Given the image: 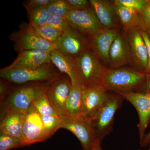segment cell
Segmentation results:
<instances>
[{"label": "cell", "mask_w": 150, "mask_h": 150, "mask_svg": "<svg viewBox=\"0 0 150 150\" xmlns=\"http://www.w3.org/2000/svg\"><path fill=\"white\" fill-rule=\"evenodd\" d=\"M146 79V74L127 68L108 69L105 71L102 85L108 91L116 93L141 91Z\"/></svg>", "instance_id": "6da1fadb"}, {"label": "cell", "mask_w": 150, "mask_h": 150, "mask_svg": "<svg viewBox=\"0 0 150 150\" xmlns=\"http://www.w3.org/2000/svg\"><path fill=\"white\" fill-rule=\"evenodd\" d=\"M61 117V128L71 131L80 142L83 150H91L99 140L90 120L83 114Z\"/></svg>", "instance_id": "7a4b0ae2"}, {"label": "cell", "mask_w": 150, "mask_h": 150, "mask_svg": "<svg viewBox=\"0 0 150 150\" xmlns=\"http://www.w3.org/2000/svg\"><path fill=\"white\" fill-rule=\"evenodd\" d=\"M83 87L102 85L106 67L100 62L91 48L76 58Z\"/></svg>", "instance_id": "3957f363"}, {"label": "cell", "mask_w": 150, "mask_h": 150, "mask_svg": "<svg viewBox=\"0 0 150 150\" xmlns=\"http://www.w3.org/2000/svg\"><path fill=\"white\" fill-rule=\"evenodd\" d=\"M122 98L118 94H109L100 110L90 120L92 126L101 142L112 131L114 116L122 104Z\"/></svg>", "instance_id": "277c9868"}, {"label": "cell", "mask_w": 150, "mask_h": 150, "mask_svg": "<svg viewBox=\"0 0 150 150\" xmlns=\"http://www.w3.org/2000/svg\"><path fill=\"white\" fill-rule=\"evenodd\" d=\"M45 86H25L16 89L1 103V116L11 110L25 113Z\"/></svg>", "instance_id": "5b68a950"}, {"label": "cell", "mask_w": 150, "mask_h": 150, "mask_svg": "<svg viewBox=\"0 0 150 150\" xmlns=\"http://www.w3.org/2000/svg\"><path fill=\"white\" fill-rule=\"evenodd\" d=\"M58 74L46 66L37 69H22L6 67L0 71V76L8 82L23 84L33 81L53 80Z\"/></svg>", "instance_id": "8992f818"}, {"label": "cell", "mask_w": 150, "mask_h": 150, "mask_svg": "<svg viewBox=\"0 0 150 150\" xmlns=\"http://www.w3.org/2000/svg\"><path fill=\"white\" fill-rule=\"evenodd\" d=\"M71 87L69 78L59 75L46 86V95L49 102L60 117L67 115L66 105Z\"/></svg>", "instance_id": "52a82bcc"}, {"label": "cell", "mask_w": 150, "mask_h": 150, "mask_svg": "<svg viewBox=\"0 0 150 150\" xmlns=\"http://www.w3.org/2000/svg\"><path fill=\"white\" fill-rule=\"evenodd\" d=\"M11 38L19 52L33 49L51 51L56 49L54 44L38 35L29 23L21 25L18 31L11 34Z\"/></svg>", "instance_id": "ba28073f"}, {"label": "cell", "mask_w": 150, "mask_h": 150, "mask_svg": "<svg viewBox=\"0 0 150 150\" xmlns=\"http://www.w3.org/2000/svg\"><path fill=\"white\" fill-rule=\"evenodd\" d=\"M49 138L44 129L41 115L32 104L25 113L22 137L23 146L43 142Z\"/></svg>", "instance_id": "9c48e42d"}, {"label": "cell", "mask_w": 150, "mask_h": 150, "mask_svg": "<svg viewBox=\"0 0 150 150\" xmlns=\"http://www.w3.org/2000/svg\"><path fill=\"white\" fill-rule=\"evenodd\" d=\"M66 18L72 28L90 39L103 28L93 8L85 10H71Z\"/></svg>", "instance_id": "30bf717a"}, {"label": "cell", "mask_w": 150, "mask_h": 150, "mask_svg": "<svg viewBox=\"0 0 150 150\" xmlns=\"http://www.w3.org/2000/svg\"><path fill=\"white\" fill-rule=\"evenodd\" d=\"M117 94L131 103L137 110L139 117V135L140 142H142L150 123V91Z\"/></svg>", "instance_id": "8fae6325"}, {"label": "cell", "mask_w": 150, "mask_h": 150, "mask_svg": "<svg viewBox=\"0 0 150 150\" xmlns=\"http://www.w3.org/2000/svg\"><path fill=\"white\" fill-rule=\"evenodd\" d=\"M55 46L63 54L75 59L91 48L90 42L71 27L63 33Z\"/></svg>", "instance_id": "7c38bea8"}, {"label": "cell", "mask_w": 150, "mask_h": 150, "mask_svg": "<svg viewBox=\"0 0 150 150\" xmlns=\"http://www.w3.org/2000/svg\"><path fill=\"white\" fill-rule=\"evenodd\" d=\"M103 85L83 88V114L90 120L95 116L106 101L109 93Z\"/></svg>", "instance_id": "4fadbf2b"}, {"label": "cell", "mask_w": 150, "mask_h": 150, "mask_svg": "<svg viewBox=\"0 0 150 150\" xmlns=\"http://www.w3.org/2000/svg\"><path fill=\"white\" fill-rule=\"evenodd\" d=\"M136 28L126 33L132 63L136 70L145 73L148 63L147 48L140 31Z\"/></svg>", "instance_id": "5bb4252c"}, {"label": "cell", "mask_w": 150, "mask_h": 150, "mask_svg": "<svg viewBox=\"0 0 150 150\" xmlns=\"http://www.w3.org/2000/svg\"><path fill=\"white\" fill-rule=\"evenodd\" d=\"M120 33L119 28H103L90 39L92 50L105 64H108L110 47Z\"/></svg>", "instance_id": "9a60e30c"}, {"label": "cell", "mask_w": 150, "mask_h": 150, "mask_svg": "<svg viewBox=\"0 0 150 150\" xmlns=\"http://www.w3.org/2000/svg\"><path fill=\"white\" fill-rule=\"evenodd\" d=\"M50 51L43 49H33L21 51L9 68L37 69L51 62Z\"/></svg>", "instance_id": "2e32d148"}, {"label": "cell", "mask_w": 150, "mask_h": 150, "mask_svg": "<svg viewBox=\"0 0 150 150\" xmlns=\"http://www.w3.org/2000/svg\"><path fill=\"white\" fill-rule=\"evenodd\" d=\"M132 63L126 35L120 33L112 43L109 53L110 69H117Z\"/></svg>", "instance_id": "e0dca14e"}, {"label": "cell", "mask_w": 150, "mask_h": 150, "mask_svg": "<svg viewBox=\"0 0 150 150\" xmlns=\"http://www.w3.org/2000/svg\"><path fill=\"white\" fill-rule=\"evenodd\" d=\"M51 62L62 73L66 74L72 84H78L83 87L76 59L54 49L50 51Z\"/></svg>", "instance_id": "ac0fdd59"}, {"label": "cell", "mask_w": 150, "mask_h": 150, "mask_svg": "<svg viewBox=\"0 0 150 150\" xmlns=\"http://www.w3.org/2000/svg\"><path fill=\"white\" fill-rule=\"evenodd\" d=\"M97 18L104 28H119L120 23L112 1L89 0Z\"/></svg>", "instance_id": "d6986e66"}, {"label": "cell", "mask_w": 150, "mask_h": 150, "mask_svg": "<svg viewBox=\"0 0 150 150\" xmlns=\"http://www.w3.org/2000/svg\"><path fill=\"white\" fill-rule=\"evenodd\" d=\"M25 113L11 110L1 116L0 133L21 140Z\"/></svg>", "instance_id": "ffe728a7"}, {"label": "cell", "mask_w": 150, "mask_h": 150, "mask_svg": "<svg viewBox=\"0 0 150 150\" xmlns=\"http://www.w3.org/2000/svg\"><path fill=\"white\" fill-rule=\"evenodd\" d=\"M113 4L118 21L126 33L134 28H142L141 18L138 11Z\"/></svg>", "instance_id": "44dd1931"}, {"label": "cell", "mask_w": 150, "mask_h": 150, "mask_svg": "<svg viewBox=\"0 0 150 150\" xmlns=\"http://www.w3.org/2000/svg\"><path fill=\"white\" fill-rule=\"evenodd\" d=\"M83 88L80 85L72 84L66 105L67 115L76 116L83 114Z\"/></svg>", "instance_id": "7402d4cb"}, {"label": "cell", "mask_w": 150, "mask_h": 150, "mask_svg": "<svg viewBox=\"0 0 150 150\" xmlns=\"http://www.w3.org/2000/svg\"><path fill=\"white\" fill-rule=\"evenodd\" d=\"M33 105L40 113L41 116L57 115L51 106L47 98L46 86L34 100L33 103Z\"/></svg>", "instance_id": "603a6c76"}, {"label": "cell", "mask_w": 150, "mask_h": 150, "mask_svg": "<svg viewBox=\"0 0 150 150\" xmlns=\"http://www.w3.org/2000/svg\"><path fill=\"white\" fill-rule=\"evenodd\" d=\"M29 23L42 26L46 25L51 14L45 7L26 10Z\"/></svg>", "instance_id": "cb8c5ba5"}, {"label": "cell", "mask_w": 150, "mask_h": 150, "mask_svg": "<svg viewBox=\"0 0 150 150\" xmlns=\"http://www.w3.org/2000/svg\"><path fill=\"white\" fill-rule=\"evenodd\" d=\"M29 23L38 35L54 45L58 42L63 33L48 25L39 26Z\"/></svg>", "instance_id": "d4e9b609"}, {"label": "cell", "mask_w": 150, "mask_h": 150, "mask_svg": "<svg viewBox=\"0 0 150 150\" xmlns=\"http://www.w3.org/2000/svg\"><path fill=\"white\" fill-rule=\"evenodd\" d=\"M41 116L44 129L50 138L58 129H61V117L57 115Z\"/></svg>", "instance_id": "484cf974"}, {"label": "cell", "mask_w": 150, "mask_h": 150, "mask_svg": "<svg viewBox=\"0 0 150 150\" xmlns=\"http://www.w3.org/2000/svg\"><path fill=\"white\" fill-rule=\"evenodd\" d=\"M46 8L51 15L59 16L66 18L70 9L65 0H52Z\"/></svg>", "instance_id": "4316f807"}, {"label": "cell", "mask_w": 150, "mask_h": 150, "mask_svg": "<svg viewBox=\"0 0 150 150\" xmlns=\"http://www.w3.org/2000/svg\"><path fill=\"white\" fill-rule=\"evenodd\" d=\"M23 147L21 140L0 133V150H10Z\"/></svg>", "instance_id": "83f0119b"}, {"label": "cell", "mask_w": 150, "mask_h": 150, "mask_svg": "<svg viewBox=\"0 0 150 150\" xmlns=\"http://www.w3.org/2000/svg\"><path fill=\"white\" fill-rule=\"evenodd\" d=\"M47 25L62 33L71 28L66 18L59 16L51 15Z\"/></svg>", "instance_id": "f1b7e54d"}, {"label": "cell", "mask_w": 150, "mask_h": 150, "mask_svg": "<svg viewBox=\"0 0 150 150\" xmlns=\"http://www.w3.org/2000/svg\"><path fill=\"white\" fill-rule=\"evenodd\" d=\"M112 2L115 4L135 9L139 13L145 5L146 0H115Z\"/></svg>", "instance_id": "f546056e"}, {"label": "cell", "mask_w": 150, "mask_h": 150, "mask_svg": "<svg viewBox=\"0 0 150 150\" xmlns=\"http://www.w3.org/2000/svg\"><path fill=\"white\" fill-rule=\"evenodd\" d=\"M71 10H85L92 8L90 2L87 0H65Z\"/></svg>", "instance_id": "4dcf8cb0"}, {"label": "cell", "mask_w": 150, "mask_h": 150, "mask_svg": "<svg viewBox=\"0 0 150 150\" xmlns=\"http://www.w3.org/2000/svg\"><path fill=\"white\" fill-rule=\"evenodd\" d=\"M142 28L146 30L150 28V0H146L144 7L139 12Z\"/></svg>", "instance_id": "1f68e13d"}, {"label": "cell", "mask_w": 150, "mask_h": 150, "mask_svg": "<svg viewBox=\"0 0 150 150\" xmlns=\"http://www.w3.org/2000/svg\"><path fill=\"white\" fill-rule=\"evenodd\" d=\"M52 0H28L23 3V6L26 10L45 7L51 2Z\"/></svg>", "instance_id": "d6a6232c"}, {"label": "cell", "mask_w": 150, "mask_h": 150, "mask_svg": "<svg viewBox=\"0 0 150 150\" xmlns=\"http://www.w3.org/2000/svg\"><path fill=\"white\" fill-rule=\"evenodd\" d=\"M140 31L142 37L144 40L147 48L148 63L147 67L145 71V74H150V39L146 30L144 29L143 28H140Z\"/></svg>", "instance_id": "836d02e7"}, {"label": "cell", "mask_w": 150, "mask_h": 150, "mask_svg": "<svg viewBox=\"0 0 150 150\" xmlns=\"http://www.w3.org/2000/svg\"><path fill=\"white\" fill-rule=\"evenodd\" d=\"M8 90V83L6 82L5 81H1L0 83V101L1 103L4 102L7 94Z\"/></svg>", "instance_id": "e575fe53"}, {"label": "cell", "mask_w": 150, "mask_h": 150, "mask_svg": "<svg viewBox=\"0 0 150 150\" xmlns=\"http://www.w3.org/2000/svg\"><path fill=\"white\" fill-rule=\"evenodd\" d=\"M150 142V131L148 134H145L144 137L143 138L142 142H140V145L142 147L146 146L149 144Z\"/></svg>", "instance_id": "d590c367"}, {"label": "cell", "mask_w": 150, "mask_h": 150, "mask_svg": "<svg viewBox=\"0 0 150 150\" xmlns=\"http://www.w3.org/2000/svg\"><path fill=\"white\" fill-rule=\"evenodd\" d=\"M150 91V74H146V79L143 89L141 91L148 92Z\"/></svg>", "instance_id": "8d00e7d4"}, {"label": "cell", "mask_w": 150, "mask_h": 150, "mask_svg": "<svg viewBox=\"0 0 150 150\" xmlns=\"http://www.w3.org/2000/svg\"><path fill=\"white\" fill-rule=\"evenodd\" d=\"M100 143L101 142L100 140L97 141L93 146L91 150H103L100 146Z\"/></svg>", "instance_id": "74e56055"}, {"label": "cell", "mask_w": 150, "mask_h": 150, "mask_svg": "<svg viewBox=\"0 0 150 150\" xmlns=\"http://www.w3.org/2000/svg\"><path fill=\"white\" fill-rule=\"evenodd\" d=\"M147 33L148 35H149V37L150 39V28L149 29H148L146 30Z\"/></svg>", "instance_id": "f35d334b"}, {"label": "cell", "mask_w": 150, "mask_h": 150, "mask_svg": "<svg viewBox=\"0 0 150 150\" xmlns=\"http://www.w3.org/2000/svg\"><path fill=\"white\" fill-rule=\"evenodd\" d=\"M149 145H150V147H149V149H148V150H150V143H149Z\"/></svg>", "instance_id": "ab89813d"}]
</instances>
